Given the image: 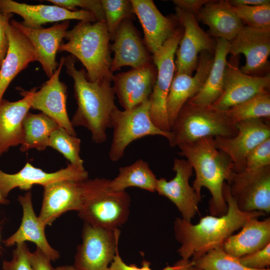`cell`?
I'll use <instances>...</instances> for the list:
<instances>
[{
	"label": "cell",
	"instance_id": "6",
	"mask_svg": "<svg viewBox=\"0 0 270 270\" xmlns=\"http://www.w3.org/2000/svg\"><path fill=\"white\" fill-rule=\"evenodd\" d=\"M170 132L168 143L174 147L207 137H232L238 130L226 110L187 102L178 114Z\"/></svg>",
	"mask_w": 270,
	"mask_h": 270
},
{
	"label": "cell",
	"instance_id": "27",
	"mask_svg": "<svg viewBox=\"0 0 270 270\" xmlns=\"http://www.w3.org/2000/svg\"><path fill=\"white\" fill-rule=\"evenodd\" d=\"M241 230L229 236L222 244L223 250L240 258L252 254L270 243V218L260 220L258 218L248 220Z\"/></svg>",
	"mask_w": 270,
	"mask_h": 270
},
{
	"label": "cell",
	"instance_id": "41",
	"mask_svg": "<svg viewBox=\"0 0 270 270\" xmlns=\"http://www.w3.org/2000/svg\"><path fill=\"white\" fill-rule=\"evenodd\" d=\"M238 259L244 266L250 269L262 270L268 268L270 265V243L264 248Z\"/></svg>",
	"mask_w": 270,
	"mask_h": 270
},
{
	"label": "cell",
	"instance_id": "15",
	"mask_svg": "<svg viewBox=\"0 0 270 270\" xmlns=\"http://www.w3.org/2000/svg\"><path fill=\"white\" fill-rule=\"evenodd\" d=\"M226 65L224 90L212 106L226 110L253 96L268 91L270 75L250 76L242 72L238 67L237 56H232Z\"/></svg>",
	"mask_w": 270,
	"mask_h": 270
},
{
	"label": "cell",
	"instance_id": "39",
	"mask_svg": "<svg viewBox=\"0 0 270 270\" xmlns=\"http://www.w3.org/2000/svg\"><path fill=\"white\" fill-rule=\"evenodd\" d=\"M268 166H270V138L258 146L248 154L244 170H257Z\"/></svg>",
	"mask_w": 270,
	"mask_h": 270
},
{
	"label": "cell",
	"instance_id": "14",
	"mask_svg": "<svg viewBox=\"0 0 270 270\" xmlns=\"http://www.w3.org/2000/svg\"><path fill=\"white\" fill-rule=\"evenodd\" d=\"M172 170L176 174L171 180L168 181L164 178L157 179L156 192L174 204L182 219L191 222L198 212L202 200L201 194H198L190 184L193 168L187 160L175 158Z\"/></svg>",
	"mask_w": 270,
	"mask_h": 270
},
{
	"label": "cell",
	"instance_id": "43",
	"mask_svg": "<svg viewBox=\"0 0 270 270\" xmlns=\"http://www.w3.org/2000/svg\"><path fill=\"white\" fill-rule=\"evenodd\" d=\"M150 266V262L144 260L142 262L140 268L138 267L135 264L128 265L123 261L118 250L110 266L109 270H152Z\"/></svg>",
	"mask_w": 270,
	"mask_h": 270
},
{
	"label": "cell",
	"instance_id": "1",
	"mask_svg": "<svg viewBox=\"0 0 270 270\" xmlns=\"http://www.w3.org/2000/svg\"><path fill=\"white\" fill-rule=\"evenodd\" d=\"M223 194L228 206L224 214L205 216L195 224L182 218H176L174 224V236L180 244L177 252L182 259L187 260L192 258V260H195L211 250L222 248L224 241L241 228L248 220L266 214L260 211L240 210L232 196L226 182Z\"/></svg>",
	"mask_w": 270,
	"mask_h": 270
},
{
	"label": "cell",
	"instance_id": "36",
	"mask_svg": "<svg viewBox=\"0 0 270 270\" xmlns=\"http://www.w3.org/2000/svg\"><path fill=\"white\" fill-rule=\"evenodd\" d=\"M106 26L110 40H114L120 23L126 18H131L134 14L130 0H101Z\"/></svg>",
	"mask_w": 270,
	"mask_h": 270
},
{
	"label": "cell",
	"instance_id": "40",
	"mask_svg": "<svg viewBox=\"0 0 270 270\" xmlns=\"http://www.w3.org/2000/svg\"><path fill=\"white\" fill-rule=\"evenodd\" d=\"M12 250V258L10 261L4 260L2 263V270H34L29 258V249L25 243L16 244Z\"/></svg>",
	"mask_w": 270,
	"mask_h": 270
},
{
	"label": "cell",
	"instance_id": "50",
	"mask_svg": "<svg viewBox=\"0 0 270 270\" xmlns=\"http://www.w3.org/2000/svg\"></svg>",
	"mask_w": 270,
	"mask_h": 270
},
{
	"label": "cell",
	"instance_id": "23",
	"mask_svg": "<svg viewBox=\"0 0 270 270\" xmlns=\"http://www.w3.org/2000/svg\"><path fill=\"white\" fill-rule=\"evenodd\" d=\"M214 54L201 52L196 72L194 76L176 74L172 80L166 100V112L171 127L180 111L190 98L201 90L208 75Z\"/></svg>",
	"mask_w": 270,
	"mask_h": 270
},
{
	"label": "cell",
	"instance_id": "25",
	"mask_svg": "<svg viewBox=\"0 0 270 270\" xmlns=\"http://www.w3.org/2000/svg\"><path fill=\"white\" fill-rule=\"evenodd\" d=\"M18 200L22 208L21 224L13 234L2 241L5 246L10 247L26 241L32 242L51 261L58 260L60 254L49 244L45 234L46 226L40 221L34 210L31 192L28 191L24 196H19Z\"/></svg>",
	"mask_w": 270,
	"mask_h": 270
},
{
	"label": "cell",
	"instance_id": "9",
	"mask_svg": "<svg viewBox=\"0 0 270 270\" xmlns=\"http://www.w3.org/2000/svg\"><path fill=\"white\" fill-rule=\"evenodd\" d=\"M120 233L119 228L106 229L84 222L74 266L78 270H109L118 250Z\"/></svg>",
	"mask_w": 270,
	"mask_h": 270
},
{
	"label": "cell",
	"instance_id": "46",
	"mask_svg": "<svg viewBox=\"0 0 270 270\" xmlns=\"http://www.w3.org/2000/svg\"><path fill=\"white\" fill-rule=\"evenodd\" d=\"M162 270H202L192 260L180 259L172 266H168Z\"/></svg>",
	"mask_w": 270,
	"mask_h": 270
},
{
	"label": "cell",
	"instance_id": "19",
	"mask_svg": "<svg viewBox=\"0 0 270 270\" xmlns=\"http://www.w3.org/2000/svg\"><path fill=\"white\" fill-rule=\"evenodd\" d=\"M230 42L229 54L238 56L242 54L246 64L240 68L245 74L260 73L269 67L270 30H258L244 26Z\"/></svg>",
	"mask_w": 270,
	"mask_h": 270
},
{
	"label": "cell",
	"instance_id": "38",
	"mask_svg": "<svg viewBox=\"0 0 270 270\" xmlns=\"http://www.w3.org/2000/svg\"><path fill=\"white\" fill-rule=\"evenodd\" d=\"M52 3L66 10L76 11V8L91 12L98 21L105 20V16L101 0H48Z\"/></svg>",
	"mask_w": 270,
	"mask_h": 270
},
{
	"label": "cell",
	"instance_id": "21",
	"mask_svg": "<svg viewBox=\"0 0 270 270\" xmlns=\"http://www.w3.org/2000/svg\"><path fill=\"white\" fill-rule=\"evenodd\" d=\"M10 24L28 38L34 48L36 61L40 63L47 76L50 78L58 65L56 55L62 40L66 36L69 20L56 22L45 28H28L14 20Z\"/></svg>",
	"mask_w": 270,
	"mask_h": 270
},
{
	"label": "cell",
	"instance_id": "2",
	"mask_svg": "<svg viewBox=\"0 0 270 270\" xmlns=\"http://www.w3.org/2000/svg\"><path fill=\"white\" fill-rule=\"evenodd\" d=\"M66 73L74 80V97L78 108L71 123L74 127L84 126L92 134V141L104 142L107 138L106 130L110 128V115L114 104L115 92L112 81H90L84 70H78L74 58H65Z\"/></svg>",
	"mask_w": 270,
	"mask_h": 270
},
{
	"label": "cell",
	"instance_id": "33",
	"mask_svg": "<svg viewBox=\"0 0 270 270\" xmlns=\"http://www.w3.org/2000/svg\"><path fill=\"white\" fill-rule=\"evenodd\" d=\"M235 122L270 118V94L268 91L258 94L226 110Z\"/></svg>",
	"mask_w": 270,
	"mask_h": 270
},
{
	"label": "cell",
	"instance_id": "42",
	"mask_svg": "<svg viewBox=\"0 0 270 270\" xmlns=\"http://www.w3.org/2000/svg\"><path fill=\"white\" fill-rule=\"evenodd\" d=\"M29 258L34 270H54L51 260L38 248L32 252H30Z\"/></svg>",
	"mask_w": 270,
	"mask_h": 270
},
{
	"label": "cell",
	"instance_id": "26",
	"mask_svg": "<svg viewBox=\"0 0 270 270\" xmlns=\"http://www.w3.org/2000/svg\"><path fill=\"white\" fill-rule=\"evenodd\" d=\"M144 30L147 48L153 54L174 33V21L164 16L152 0H130Z\"/></svg>",
	"mask_w": 270,
	"mask_h": 270
},
{
	"label": "cell",
	"instance_id": "49",
	"mask_svg": "<svg viewBox=\"0 0 270 270\" xmlns=\"http://www.w3.org/2000/svg\"><path fill=\"white\" fill-rule=\"evenodd\" d=\"M10 203V201L4 198L0 192V204H8Z\"/></svg>",
	"mask_w": 270,
	"mask_h": 270
},
{
	"label": "cell",
	"instance_id": "45",
	"mask_svg": "<svg viewBox=\"0 0 270 270\" xmlns=\"http://www.w3.org/2000/svg\"><path fill=\"white\" fill-rule=\"evenodd\" d=\"M7 14L2 13L0 10V67L6 54L8 45L4 27Z\"/></svg>",
	"mask_w": 270,
	"mask_h": 270
},
{
	"label": "cell",
	"instance_id": "30",
	"mask_svg": "<svg viewBox=\"0 0 270 270\" xmlns=\"http://www.w3.org/2000/svg\"><path fill=\"white\" fill-rule=\"evenodd\" d=\"M230 46V42L216 38L214 60L206 80L199 92L187 102L198 106H210L220 97L224 90Z\"/></svg>",
	"mask_w": 270,
	"mask_h": 270
},
{
	"label": "cell",
	"instance_id": "44",
	"mask_svg": "<svg viewBox=\"0 0 270 270\" xmlns=\"http://www.w3.org/2000/svg\"><path fill=\"white\" fill-rule=\"evenodd\" d=\"M210 0H174L176 7L190 12L196 16L201 8Z\"/></svg>",
	"mask_w": 270,
	"mask_h": 270
},
{
	"label": "cell",
	"instance_id": "47",
	"mask_svg": "<svg viewBox=\"0 0 270 270\" xmlns=\"http://www.w3.org/2000/svg\"><path fill=\"white\" fill-rule=\"evenodd\" d=\"M232 6H256L270 4L269 0H228Z\"/></svg>",
	"mask_w": 270,
	"mask_h": 270
},
{
	"label": "cell",
	"instance_id": "17",
	"mask_svg": "<svg viewBox=\"0 0 270 270\" xmlns=\"http://www.w3.org/2000/svg\"><path fill=\"white\" fill-rule=\"evenodd\" d=\"M84 181L62 180L43 186L42 201L38 217L44 226H51L66 212L80 210L84 190Z\"/></svg>",
	"mask_w": 270,
	"mask_h": 270
},
{
	"label": "cell",
	"instance_id": "13",
	"mask_svg": "<svg viewBox=\"0 0 270 270\" xmlns=\"http://www.w3.org/2000/svg\"><path fill=\"white\" fill-rule=\"evenodd\" d=\"M237 134L232 137L214 138L216 147L232 160L236 172L244 168L246 158L258 146L270 138V124L264 119H254L236 124Z\"/></svg>",
	"mask_w": 270,
	"mask_h": 270
},
{
	"label": "cell",
	"instance_id": "48",
	"mask_svg": "<svg viewBox=\"0 0 270 270\" xmlns=\"http://www.w3.org/2000/svg\"><path fill=\"white\" fill-rule=\"evenodd\" d=\"M54 270H78L73 265H65L57 266Z\"/></svg>",
	"mask_w": 270,
	"mask_h": 270
},
{
	"label": "cell",
	"instance_id": "4",
	"mask_svg": "<svg viewBox=\"0 0 270 270\" xmlns=\"http://www.w3.org/2000/svg\"><path fill=\"white\" fill-rule=\"evenodd\" d=\"M67 42L62 44L58 51L66 52L77 58L86 70V76L91 82L108 80L114 75L110 71L112 60L110 56V40L106 22L80 21L65 38Z\"/></svg>",
	"mask_w": 270,
	"mask_h": 270
},
{
	"label": "cell",
	"instance_id": "32",
	"mask_svg": "<svg viewBox=\"0 0 270 270\" xmlns=\"http://www.w3.org/2000/svg\"><path fill=\"white\" fill-rule=\"evenodd\" d=\"M59 126L54 120L43 113L28 112L22 122L24 137L20 150L32 148L44 150L48 146L51 132Z\"/></svg>",
	"mask_w": 270,
	"mask_h": 270
},
{
	"label": "cell",
	"instance_id": "8",
	"mask_svg": "<svg viewBox=\"0 0 270 270\" xmlns=\"http://www.w3.org/2000/svg\"><path fill=\"white\" fill-rule=\"evenodd\" d=\"M184 30L177 28L174 33L152 54L157 70L156 80L149 98L150 114L154 124L160 130L170 132L166 100L176 70L174 55Z\"/></svg>",
	"mask_w": 270,
	"mask_h": 270
},
{
	"label": "cell",
	"instance_id": "31",
	"mask_svg": "<svg viewBox=\"0 0 270 270\" xmlns=\"http://www.w3.org/2000/svg\"><path fill=\"white\" fill-rule=\"evenodd\" d=\"M156 180L148 163L139 159L130 166L120 168L118 175L113 180H110L108 187L114 192L125 191L128 188L136 187L154 192Z\"/></svg>",
	"mask_w": 270,
	"mask_h": 270
},
{
	"label": "cell",
	"instance_id": "37",
	"mask_svg": "<svg viewBox=\"0 0 270 270\" xmlns=\"http://www.w3.org/2000/svg\"><path fill=\"white\" fill-rule=\"evenodd\" d=\"M241 20L258 30H270V4L256 6H232Z\"/></svg>",
	"mask_w": 270,
	"mask_h": 270
},
{
	"label": "cell",
	"instance_id": "12",
	"mask_svg": "<svg viewBox=\"0 0 270 270\" xmlns=\"http://www.w3.org/2000/svg\"><path fill=\"white\" fill-rule=\"evenodd\" d=\"M65 58H60L56 71L38 90L33 88L29 91L21 90L20 92L28 96L31 108L40 110L70 134L76 136V133L66 110L67 88L60 80Z\"/></svg>",
	"mask_w": 270,
	"mask_h": 270
},
{
	"label": "cell",
	"instance_id": "29",
	"mask_svg": "<svg viewBox=\"0 0 270 270\" xmlns=\"http://www.w3.org/2000/svg\"><path fill=\"white\" fill-rule=\"evenodd\" d=\"M198 16L208 26L212 35L230 42L244 26L228 0H210L201 8Z\"/></svg>",
	"mask_w": 270,
	"mask_h": 270
},
{
	"label": "cell",
	"instance_id": "35",
	"mask_svg": "<svg viewBox=\"0 0 270 270\" xmlns=\"http://www.w3.org/2000/svg\"><path fill=\"white\" fill-rule=\"evenodd\" d=\"M192 260L202 270H255L244 266L238 258L228 254L222 248L211 250L200 258Z\"/></svg>",
	"mask_w": 270,
	"mask_h": 270
},
{
	"label": "cell",
	"instance_id": "7",
	"mask_svg": "<svg viewBox=\"0 0 270 270\" xmlns=\"http://www.w3.org/2000/svg\"><path fill=\"white\" fill-rule=\"evenodd\" d=\"M149 100L128 110H120L116 106L110 115L113 138L109 151L111 160L116 162L124 155L126 147L133 141L148 136H161L170 141V132L158 128L150 114Z\"/></svg>",
	"mask_w": 270,
	"mask_h": 270
},
{
	"label": "cell",
	"instance_id": "28",
	"mask_svg": "<svg viewBox=\"0 0 270 270\" xmlns=\"http://www.w3.org/2000/svg\"><path fill=\"white\" fill-rule=\"evenodd\" d=\"M20 94L23 98L19 100L2 99L0 102V156L22 142V122L31 106L28 96Z\"/></svg>",
	"mask_w": 270,
	"mask_h": 270
},
{
	"label": "cell",
	"instance_id": "5",
	"mask_svg": "<svg viewBox=\"0 0 270 270\" xmlns=\"http://www.w3.org/2000/svg\"><path fill=\"white\" fill-rule=\"evenodd\" d=\"M109 181L105 178L84 181V197L78 216L93 226L114 230L127 222L130 198L126 190H110Z\"/></svg>",
	"mask_w": 270,
	"mask_h": 270
},
{
	"label": "cell",
	"instance_id": "34",
	"mask_svg": "<svg viewBox=\"0 0 270 270\" xmlns=\"http://www.w3.org/2000/svg\"><path fill=\"white\" fill-rule=\"evenodd\" d=\"M81 140L70 134L64 128L58 126L50 134L48 146L60 152L70 164L84 169V160L80 156Z\"/></svg>",
	"mask_w": 270,
	"mask_h": 270
},
{
	"label": "cell",
	"instance_id": "24",
	"mask_svg": "<svg viewBox=\"0 0 270 270\" xmlns=\"http://www.w3.org/2000/svg\"><path fill=\"white\" fill-rule=\"evenodd\" d=\"M114 40L110 46L114 52L110 66L112 72L122 66L138 68L151 62L147 48L130 18L124 19L120 23Z\"/></svg>",
	"mask_w": 270,
	"mask_h": 270
},
{
	"label": "cell",
	"instance_id": "3",
	"mask_svg": "<svg viewBox=\"0 0 270 270\" xmlns=\"http://www.w3.org/2000/svg\"><path fill=\"white\" fill-rule=\"evenodd\" d=\"M178 146L180 150L179 155L186 158L195 172L192 186L195 191L201 194V190L204 187L211 194L209 201L210 215L220 216L224 214L228 206L224 196V186L234 172L230 158L216 147L212 137Z\"/></svg>",
	"mask_w": 270,
	"mask_h": 270
},
{
	"label": "cell",
	"instance_id": "16",
	"mask_svg": "<svg viewBox=\"0 0 270 270\" xmlns=\"http://www.w3.org/2000/svg\"><path fill=\"white\" fill-rule=\"evenodd\" d=\"M0 10L3 14L20 16L23 18L21 23L32 28H42V25L48 22L70 20L93 22L98 21L90 12L83 10L72 11L55 4H29L12 0H0Z\"/></svg>",
	"mask_w": 270,
	"mask_h": 270
},
{
	"label": "cell",
	"instance_id": "10",
	"mask_svg": "<svg viewBox=\"0 0 270 270\" xmlns=\"http://www.w3.org/2000/svg\"><path fill=\"white\" fill-rule=\"evenodd\" d=\"M226 182L240 210L270 212V166L234 172Z\"/></svg>",
	"mask_w": 270,
	"mask_h": 270
},
{
	"label": "cell",
	"instance_id": "20",
	"mask_svg": "<svg viewBox=\"0 0 270 270\" xmlns=\"http://www.w3.org/2000/svg\"><path fill=\"white\" fill-rule=\"evenodd\" d=\"M4 22L8 48L0 67V102L3 95L14 78L28 64L36 61L33 46L28 38L18 29L11 24L12 16L7 14Z\"/></svg>",
	"mask_w": 270,
	"mask_h": 270
},
{
	"label": "cell",
	"instance_id": "11",
	"mask_svg": "<svg viewBox=\"0 0 270 270\" xmlns=\"http://www.w3.org/2000/svg\"><path fill=\"white\" fill-rule=\"evenodd\" d=\"M175 10L184 30L176 52V74L192 76L198 66V54L206 51L214 54L216 42L200 26L194 14L177 7Z\"/></svg>",
	"mask_w": 270,
	"mask_h": 270
},
{
	"label": "cell",
	"instance_id": "18",
	"mask_svg": "<svg viewBox=\"0 0 270 270\" xmlns=\"http://www.w3.org/2000/svg\"><path fill=\"white\" fill-rule=\"evenodd\" d=\"M88 174L85 169L70 164L64 168L48 173L27 162L22 169L14 174L6 173L0 169V192L6 198L10 192L16 188L28 190L34 184L44 186L62 180L82 182L88 179Z\"/></svg>",
	"mask_w": 270,
	"mask_h": 270
},
{
	"label": "cell",
	"instance_id": "22",
	"mask_svg": "<svg viewBox=\"0 0 270 270\" xmlns=\"http://www.w3.org/2000/svg\"><path fill=\"white\" fill-rule=\"evenodd\" d=\"M156 67L151 62L113 76V88L124 110L149 100L156 78Z\"/></svg>",
	"mask_w": 270,
	"mask_h": 270
}]
</instances>
